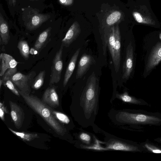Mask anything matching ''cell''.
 I'll return each instance as SVG.
<instances>
[{
    "label": "cell",
    "instance_id": "36",
    "mask_svg": "<svg viewBox=\"0 0 161 161\" xmlns=\"http://www.w3.org/2000/svg\"><path fill=\"white\" fill-rule=\"evenodd\" d=\"M3 84V81L2 79H0V88L1 89L2 85Z\"/></svg>",
    "mask_w": 161,
    "mask_h": 161
},
{
    "label": "cell",
    "instance_id": "4",
    "mask_svg": "<svg viewBox=\"0 0 161 161\" xmlns=\"http://www.w3.org/2000/svg\"><path fill=\"white\" fill-rule=\"evenodd\" d=\"M40 8H21L18 12L20 13L19 21L22 22L26 29L30 31L37 29L46 23L53 21L52 14L40 13Z\"/></svg>",
    "mask_w": 161,
    "mask_h": 161
},
{
    "label": "cell",
    "instance_id": "22",
    "mask_svg": "<svg viewBox=\"0 0 161 161\" xmlns=\"http://www.w3.org/2000/svg\"><path fill=\"white\" fill-rule=\"evenodd\" d=\"M115 44V26H113L108 32L107 45L113 61L114 58V47Z\"/></svg>",
    "mask_w": 161,
    "mask_h": 161
},
{
    "label": "cell",
    "instance_id": "7",
    "mask_svg": "<svg viewBox=\"0 0 161 161\" xmlns=\"http://www.w3.org/2000/svg\"><path fill=\"white\" fill-rule=\"evenodd\" d=\"M64 47L61 44L53 60L49 82L50 86L58 83L61 80L63 67L62 55Z\"/></svg>",
    "mask_w": 161,
    "mask_h": 161
},
{
    "label": "cell",
    "instance_id": "19",
    "mask_svg": "<svg viewBox=\"0 0 161 161\" xmlns=\"http://www.w3.org/2000/svg\"><path fill=\"white\" fill-rule=\"evenodd\" d=\"M114 98L120 99L124 102L128 104L149 106V104L144 100L130 96L126 91L122 93L117 92L115 94Z\"/></svg>",
    "mask_w": 161,
    "mask_h": 161
},
{
    "label": "cell",
    "instance_id": "3",
    "mask_svg": "<svg viewBox=\"0 0 161 161\" xmlns=\"http://www.w3.org/2000/svg\"><path fill=\"white\" fill-rule=\"evenodd\" d=\"M18 90L20 96L29 106L39 114L57 134L63 136L66 133V128L60 124L54 117L50 106L37 97Z\"/></svg>",
    "mask_w": 161,
    "mask_h": 161
},
{
    "label": "cell",
    "instance_id": "25",
    "mask_svg": "<svg viewBox=\"0 0 161 161\" xmlns=\"http://www.w3.org/2000/svg\"><path fill=\"white\" fill-rule=\"evenodd\" d=\"M17 47L22 57L25 59H28L30 53L29 47L27 42L24 40L20 41Z\"/></svg>",
    "mask_w": 161,
    "mask_h": 161
},
{
    "label": "cell",
    "instance_id": "29",
    "mask_svg": "<svg viewBox=\"0 0 161 161\" xmlns=\"http://www.w3.org/2000/svg\"><path fill=\"white\" fill-rule=\"evenodd\" d=\"M121 13L119 11H115L111 13L107 17L106 21L108 26H111L117 23L121 18Z\"/></svg>",
    "mask_w": 161,
    "mask_h": 161
},
{
    "label": "cell",
    "instance_id": "2",
    "mask_svg": "<svg viewBox=\"0 0 161 161\" xmlns=\"http://www.w3.org/2000/svg\"><path fill=\"white\" fill-rule=\"evenodd\" d=\"M108 116L114 124L119 126L161 125V114L158 113L130 109H113L110 110Z\"/></svg>",
    "mask_w": 161,
    "mask_h": 161
},
{
    "label": "cell",
    "instance_id": "16",
    "mask_svg": "<svg viewBox=\"0 0 161 161\" xmlns=\"http://www.w3.org/2000/svg\"><path fill=\"white\" fill-rule=\"evenodd\" d=\"M0 76H2L9 69L16 67L18 63L11 55L2 53L0 55Z\"/></svg>",
    "mask_w": 161,
    "mask_h": 161
},
{
    "label": "cell",
    "instance_id": "15",
    "mask_svg": "<svg viewBox=\"0 0 161 161\" xmlns=\"http://www.w3.org/2000/svg\"><path fill=\"white\" fill-rule=\"evenodd\" d=\"M142 6L138 11H134L132 13L133 16L135 20L138 23L148 25H154L155 22L152 18L150 14L146 8Z\"/></svg>",
    "mask_w": 161,
    "mask_h": 161
},
{
    "label": "cell",
    "instance_id": "30",
    "mask_svg": "<svg viewBox=\"0 0 161 161\" xmlns=\"http://www.w3.org/2000/svg\"><path fill=\"white\" fill-rule=\"evenodd\" d=\"M3 84L8 88L14 94L19 97L20 95L16 86L11 80L10 78L2 79Z\"/></svg>",
    "mask_w": 161,
    "mask_h": 161
},
{
    "label": "cell",
    "instance_id": "35",
    "mask_svg": "<svg viewBox=\"0 0 161 161\" xmlns=\"http://www.w3.org/2000/svg\"><path fill=\"white\" fill-rule=\"evenodd\" d=\"M154 140L158 142L161 143V137L155 138Z\"/></svg>",
    "mask_w": 161,
    "mask_h": 161
},
{
    "label": "cell",
    "instance_id": "1",
    "mask_svg": "<svg viewBox=\"0 0 161 161\" xmlns=\"http://www.w3.org/2000/svg\"><path fill=\"white\" fill-rule=\"evenodd\" d=\"M99 80L93 72L73 103V116L78 124L83 128L94 127L99 108Z\"/></svg>",
    "mask_w": 161,
    "mask_h": 161
},
{
    "label": "cell",
    "instance_id": "26",
    "mask_svg": "<svg viewBox=\"0 0 161 161\" xmlns=\"http://www.w3.org/2000/svg\"><path fill=\"white\" fill-rule=\"evenodd\" d=\"M46 71L45 70L40 72L38 75L35 78L31 88L34 90H38L43 85Z\"/></svg>",
    "mask_w": 161,
    "mask_h": 161
},
{
    "label": "cell",
    "instance_id": "5",
    "mask_svg": "<svg viewBox=\"0 0 161 161\" xmlns=\"http://www.w3.org/2000/svg\"><path fill=\"white\" fill-rule=\"evenodd\" d=\"M104 141L101 142L104 144L102 151L114 150L131 152H142L144 151L141 144L119 138L110 134L104 133Z\"/></svg>",
    "mask_w": 161,
    "mask_h": 161
},
{
    "label": "cell",
    "instance_id": "18",
    "mask_svg": "<svg viewBox=\"0 0 161 161\" xmlns=\"http://www.w3.org/2000/svg\"><path fill=\"white\" fill-rule=\"evenodd\" d=\"M161 61V43H158L153 50L146 66L147 72L157 65Z\"/></svg>",
    "mask_w": 161,
    "mask_h": 161
},
{
    "label": "cell",
    "instance_id": "13",
    "mask_svg": "<svg viewBox=\"0 0 161 161\" xmlns=\"http://www.w3.org/2000/svg\"><path fill=\"white\" fill-rule=\"evenodd\" d=\"M42 101L52 107L59 106V99L56 86L53 85H51L47 88L43 95Z\"/></svg>",
    "mask_w": 161,
    "mask_h": 161
},
{
    "label": "cell",
    "instance_id": "9",
    "mask_svg": "<svg viewBox=\"0 0 161 161\" xmlns=\"http://www.w3.org/2000/svg\"><path fill=\"white\" fill-rule=\"evenodd\" d=\"M133 49L131 42L128 45L126 56L123 66V79H128L130 77L133 68Z\"/></svg>",
    "mask_w": 161,
    "mask_h": 161
},
{
    "label": "cell",
    "instance_id": "23",
    "mask_svg": "<svg viewBox=\"0 0 161 161\" xmlns=\"http://www.w3.org/2000/svg\"><path fill=\"white\" fill-rule=\"evenodd\" d=\"M45 0H18L19 10L20 8L28 7L40 8Z\"/></svg>",
    "mask_w": 161,
    "mask_h": 161
},
{
    "label": "cell",
    "instance_id": "34",
    "mask_svg": "<svg viewBox=\"0 0 161 161\" xmlns=\"http://www.w3.org/2000/svg\"><path fill=\"white\" fill-rule=\"evenodd\" d=\"M36 50L34 47H31L30 50V53L31 55L34 54Z\"/></svg>",
    "mask_w": 161,
    "mask_h": 161
},
{
    "label": "cell",
    "instance_id": "8",
    "mask_svg": "<svg viewBox=\"0 0 161 161\" xmlns=\"http://www.w3.org/2000/svg\"><path fill=\"white\" fill-rule=\"evenodd\" d=\"M0 40L1 43L4 45L8 43L10 39L9 25V19L2 4L0 9Z\"/></svg>",
    "mask_w": 161,
    "mask_h": 161
},
{
    "label": "cell",
    "instance_id": "11",
    "mask_svg": "<svg viewBox=\"0 0 161 161\" xmlns=\"http://www.w3.org/2000/svg\"><path fill=\"white\" fill-rule=\"evenodd\" d=\"M81 29L79 23L75 21L71 25L61 41V44L64 47H68L79 36Z\"/></svg>",
    "mask_w": 161,
    "mask_h": 161
},
{
    "label": "cell",
    "instance_id": "28",
    "mask_svg": "<svg viewBox=\"0 0 161 161\" xmlns=\"http://www.w3.org/2000/svg\"><path fill=\"white\" fill-rule=\"evenodd\" d=\"M145 151L154 153H161V148L150 142L145 141L140 144Z\"/></svg>",
    "mask_w": 161,
    "mask_h": 161
},
{
    "label": "cell",
    "instance_id": "6",
    "mask_svg": "<svg viewBox=\"0 0 161 161\" xmlns=\"http://www.w3.org/2000/svg\"><path fill=\"white\" fill-rule=\"evenodd\" d=\"M36 75L35 71H32L25 75L17 72L10 79L18 89L23 92L30 94L34 79Z\"/></svg>",
    "mask_w": 161,
    "mask_h": 161
},
{
    "label": "cell",
    "instance_id": "32",
    "mask_svg": "<svg viewBox=\"0 0 161 161\" xmlns=\"http://www.w3.org/2000/svg\"><path fill=\"white\" fill-rule=\"evenodd\" d=\"M8 111L3 103H0V116L1 119L5 121L4 116L5 114H8Z\"/></svg>",
    "mask_w": 161,
    "mask_h": 161
},
{
    "label": "cell",
    "instance_id": "33",
    "mask_svg": "<svg viewBox=\"0 0 161 161\" xmlns=\"http://www.w3.org/2000/svg\"><path fill=\"white\" fill-rule=\"evenodd\" d=\"M58 1L61 5L67 6L72 5L74 0H58Z\"/></svg>",
    "mask_w": 161,
    "mask_h": 161
},
{
    "label": "cell",
    "instance_id": "31",
    "mask_svg": "<svg viewBox=\"0 0 161 161\" xmlns=\"http://www.w3.org/2000/svg\"><path fill=\"white\" fill-rule=\"evenodd\" d=\"M52 112L55 118L66 124H69L70 122V119L69 117L65 114L56 111L51 108Z\"/></svg>",
    "mask_w": 161,
    "mask_h": 161
},
{
    "label": "cell",
    "instance_id": "12",
    "mask_svg": "<svg viewBox=\"0 0 161 161\" xmlns=\"http://www.w3.org/2000/svg\"><path fill=\"white\" fill-rule=\"evenodd\" d=\"M10 114L15 126L17 129L20 128L24 119V113L22 108L16 103L10 101Z\"/></svg>",
    "mask_w": 161,
    "mask_h": 161
},
{
    "label": "cell",
    "instance_id": "37",
    "mask_svg": "<svg viewBox=\"0 0 161 161\" xmlns=\"http://www.w3.org/2000/svg\"><path fill=\"white\" fill-rule=\"evenodd\" d=\"M159 37L160 39H161V33H160L159 34Z\"/></svg>",
    "mask_w": 161,
    "mask_h": 161
},
{
    "label": "cell",
    "instance_id": "17",
    "mask_svg": "<svg viewBox=\"0 0 161 161\" xmlns=\"http://www.w3.org/2000/svg\"><path fill=\"white\" fill-rule=\"evenodd\" d=\"M52 28L49 26L42 31L38 35L35 42L34 47L39 54L50 40Z\"/></svg>",
    "mask_w": 161,
    "mask_h": 161
},
{
    "label": "cell",
    "instance_id": "14",
    "mask_svg": "<svg viewBox=\"0 0 161 161\" xmlns=\"http://www.w3.org/2000/svg\"><path fill=\"white\" fill-rule=\"evenodd\" d=\"M115 35L114 58L113 62L115 71L117 73L119 69L121 60V36L118 25L115 27Z\"/></svg>",
    "mask_w": 161,
    "mask_h": 161
},
{
    "label": "cell",
    "instance_id": "21",
    "mask_svg": "<svg viewBox=\"0 0 161 161\" xmlns=\"http://www.w3.org/2000/svg\"><path fill=\"white\" fill-rule=\"evenodd\" d=\"M79 141L82 144L86 146H91L96 143V138L92 134L85 130L80 131L77 136Z\"/></svg>",
    "mask_w": 161,
    "mask_h": 161
},
{
    "label": "cell",
    "instance_id": "27",
    "mask_svg": "<svg viewBox=\"0 0 161 161\" xmlns=\"http://www.w3.org/2000/svg\"><path fill=\"white\" fill-rule=\"evenodd\" d=\"M6 1L10 15L14 18L19 10L18 0H6Z\"/></svg>",
    "mask_w": 161,
    "mask_h": 161
},
{
    "label": "cell",
    "instance_id": "24",
    "mask_svg": "<svg viewBox=\"0 0 161 161\" xmlns=\"http://www.w3.org/2000/svg\"><path fill=\"white\" fill-rule=\"evenodd\" d=\"M8 129L14 134L24 141L30 142L35 138H39L38 134L36 133L18 132L15 131L10 128H9Z\"/></svg>",
    "mask_w": 161,
    "mask_h": 161
},
{
    "label": "cell",
    "instance_id": "20",
    "mask_svg": "<svg viewBox=\"0 0 161 161\" xmlns=\"http://www.w3.org/2000/svg\"><path fill=\"white\" fill-rule=\"evenodd\" d=\"M80 50V48H79L75 51L71 57L66 68L63 82V85L64 87L67 85L73 74L75 66Z\"/></svg>",
    "mask_w": 161,
    "mask_h": 161
},
{
    "label": "cell",
    "instance_id": "10",
    "mask_svg": "<svg viewBox=\"0 0 161 161\" xmlns=\"http://www.w3.org/2000/svg\"><path fill=\"white\" fill-rule=\"evenodd\" d=\"M95 62L93 57L91 55L84 53L78 62L76 78H81L87 71L91 65Z\"/></svg>",
    "mask_w": 161,
    "mask_h": 161
}]
</instances>
